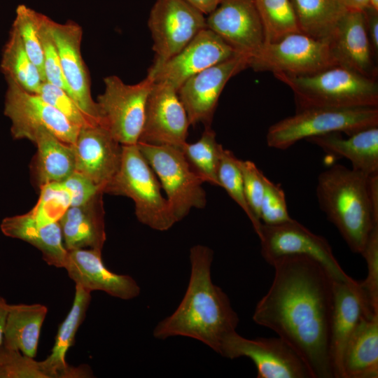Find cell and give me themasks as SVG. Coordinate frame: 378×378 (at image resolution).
I'll return each mask as SVG.
<instances>
[{
    "label": "cell",
    "mask_w": 378,
    "mask_h": 378,
    "mask_svg": "<svg viewBox=\"0 0 378 378\" xmlns=\"http://www.w3.org/2000/svg\"><path fill=\"white\" fill-rule=\"evenodd\" d=\"M271 265L274 279L257 303L253 320L287 342L312 378H335L330 354L334 279L305 255L284 256Z\"/></svg>",
    "instance_id": "obj_1"
},
{
    "label": "cell",
    "mask_w": 378,
    "mask_h": 378,
    "mask_svg": "<svg viewBox=\"0 0 378 378\" xmlns=\"http://www.w3.org/2000/svg\"><path fill=\"white\" fill-rule=\"evenodd\" d=\"M189 258L190 275L186 293L175 311L155 326L153 335L158 340L192 338L218 354L223 340L236 331L239 318L227 294L212 281V249L195 245Z\"/></svg>",
    "instance_id": "obj_2"
},
{
    "label": "cell",
    "mask_w": 378,
    "mask_h": 378,
    "mask_svg": "<svg viewBox=\"0 0 378 378\" xmlns=\"http://www.w3.org/2000/svg\"><path fill=\"white\" fill-rule=\"evenodd\" d=\"M316 197L351 251L361 254L378 225V174L335 164L319 174Z\"/></svg>",
    "instance_id": "obj_3"
},
{
    "label": "cell",
    "mask_w": 378,
    "mask_h": 378,
    "mask_svg": "<svg viewBox=\"0 0 378 378\" xmlns=\"http://www.w3.org/2000/svg\"><path fill=\"white\" fill-rule=\"evenodd\" d=\"M274 76L293 91L296 110L378 107L377 80L340 64L309 75Z\"/></svg>",
    "instance_id": "obj_4"
},
{
    "label": "cell",
    "mask_w": 378,
    "mask_h": 378,
    "mask_svg": "<svg viewBox=\"0 0 378 378\" xmlns=\"http://www.w3.org/2000/svg\"><path fill=\"white\" fill-rule=\"evenodd\" d=\"M161 188L137 144L122 145L119 169L104 187V193L132 199L141 223L155 230L166 231L177 222Z\"/></svg>",
    "instance_id": "obj_5"
},
{
    "label": "cell",
    "mask_w": 378,
    "mask_h": 378,
    "mask_svg": "<svg viewBox=\"0 0 378 378\" xmlns=\"http://www.w3.org/2000/svg\"><path fill=\"white\" fill-rule=\"evenodd\" d=\"M374 126H378V107L307 108L271 125L266 141L270 148L285 150L313 136L332 132L350 135Z\"/></svg>",
    "instance_id": "obj_6"
},
{
    "label": "cell",
    "mask_w": 378,
    "mask_h": 378,
    "mask_svg": "<svg viewBox=\"0 0 378 378\" xmlns=\"http://www.w3.org/2000/svg\"><path fill=\"white\" fill-rule=\"evenodd\" d=\"M138 148L155 174L165 192L176 222L192 209L206 204L204 183L193 170L181 149L172 146L137 143Z\"/></svg>",
    "instance_id": "obj_7"
},
{
    "label": "cell",
    "mask_w": 378,
    "mask_h": 378,
    "mask_svg": "<svg viewBox=\"0 0 378 378\" xmlns=\"http://www.w3.org/2000/svg\"><path fill=\"white\" fill-rule=\"evenodd\" d=\"M104 91L97 104L104 126L121 145H134L139 141L145 118L148 97L153 85L148 76L134 85L125 83L117 76L104 79Z\"/></svg>",
    "instance_id": "obj_8"
},
{
    "label": "cell",
    "mask_w": 378,
    "mask_h": 378,
    "mask_svg": "<svg viewBox=\"0 0 378 378\" xmlns=\"http://www.w3.org/2000/svg\"><path fill=\"white\" fill-rule=\"evenodd\" d=\"M5 78L7 89L4 113L11 122L14 139L32 141L38 132L47 130L66 144L75 143L79 127L38 94L24 90L10 77Z\"/></svg>",
    "instance_id": "obj_9"
},
{
    "label": "cell",
    "mask_w": 378,
    "mask_h": 378,
    "mask_svg": "<svg viewBox=\"0 0 378 378\" xmlns=\"http://www.w3.org/2000/svg\"><path fill=\"white\" fill-rule=\"evenodd\" d=\"M336 62L328 40L316 39L302 32L286 35L265 43L250 60L255 71L284 73L295 76L315 74Z\"/></svg>",
    "instance_id": "obj_10"
},
{
    "label": "cell",
    "mask_w": 378,
    "mask_h": 378,
    "mask_svg": "<svg viewBox=\"0 0 378 378\" xmlns=\"http://www.w3.org/2000/svg\"><path fill=\"white\" fill-rule=\"evenodd\" d=\"M257 235L261 254L270 265L284 256L305 255L319 262L335 281L352 279L340 266L328 241L293 218L276 225L262 224Z\"/></svg>",
    "instance_id": "obj_11"
},
{
    "label": "cell",
    "mask_w": 378,
    "mask_h": 378,
    "mask_svg": "<svg viewBox=\"0 0 378 378\" xmlns=\"http://www.w3.org/2000/svg\"><path fill=\"white\" fill-rule=\"evenodd\" d=\"M218 354L229 359L250 358L258 378H312L303 359L279 337L248 339L234 331L223 340Z\"/></svg>",
    "instance_id": "obj_12"
},
{
    "label": "cell",
    "mask_w": 378,
    "mask_h": 378,
    "mask_svg": "<svg viewBox=\"0 0 378 378\" xmlns=\"http://www.w3.org/2000/svg\"><path fill=\"white\" fill-rule=\"evenodd\" d=\"M148 25L155 52L153 63L173 57L206 28L205 15L184 0H156Z\"/></svg>",
    "instance_id": "obj_13"
},
{
    "label": "cell",
    "mask_w": 378,
    "mask_h": 378,
    "mask_svg": "<svg viewBox=\"0 0 378 378\" xmlns=\"http://www.w3.org/2000/svg\"><path fill=\"white\" fill-rule=\"evenodd\" d=\"M206 27L236 54L250 60L265 44V33L255 0H219L206 17Z\"/></svg>",
    "instance_id": "obj_14"
},
{
    "label": "cell",
    "mask_w": 378,
    "mask_h": 378,
    "mask_svg": "<svg viewBox=\"0 0 378 378\" xmlns=\"http://www.w3.org/2000/svg\"><path fill=\"white\" fill-rule=\"evenodd\" d=\"M236 53L220 37L206 28L177 54L148 71L154 83L167 84L176 90L188 78Z\"/></svg>",
    "instance_id": "obj_15"
},
{
    "label": "cell",
    "mask_w": 378,
    "mask_h": 378,
    "mask_svg": "<svg viewBox=\"0 0 378 378\" xmlns=\"http://www.w3.org/2000/svg\"><path fill=\"white\" fill-rule=\"evenodd\" d=\"M250 59L236 54L188 78L177 90L190 125L211 126L219 97L229 80L249 67Z\"/></svg>",
    "instance_id": "obj_16"
},
{
    "label": "cell",
    "mask_w": 378,
    "mask_h": 378,
    "mask_svg": "<svg viewBox=\"0 0 378 378\" xmlns=\"http://www.w3.org/2000/svg\"><path fill=\"white\" fill-rule=\"evenodd\" d=\"M49 25L70 97L94 124L104 126L98 105L91 96L90 76L81 55V27L72 21L62 24L50 18Z\"/></svg>",
    "instance_id": "obj_17"
},
{
    "label": "cell",
    "mask_w": 378,
    "mask_h": 378,
    "mask_svg": "<svg viewBox=\"0 0 378 378\" xmlns=\"http://www.w3.org/2000/svg\"><path fill=\"white\" fill-rule=\"evenodd\" d=\"M190 124L177 90L154 83L148 97L144 123L139 142L181 148Z\"/></svg>",
    "instance_id": "obj_18"
},
{
    "label": "cell",
    "mask_w": 378,
    "mask_h": 378,
    "mask_svg": "<svg viewBox=\"0 0 378 378\" xmlns=\"http://www.w3.org/2000/svg\"><path fill=\"white\" fill-rule=\"evenodd\" d=\"M73 148L76 171L104 190L119 169L122 145L106 127L97 125L81 127Z\"/></svg>",
    "instance_id": "obj_19"
},
{
    "label": "cell",
    "mask_w": 378,
    "mask_h": 378,
    "mask_svg": "<svg viewBox=\"0 0 378 378\" xmlns=\"http://www.w3.org/2000/svg\"><path fill=\"white\" fill-rule=\"evenodd\" d=\"M363 314H378L369 305L360 281L351 279L333 282L330 323V354L335 378H342V359L346 344Z\"/></svg>",
    "instance_id": "obj_20"
},
{
    "label": "cell",
    "mask_w": 378,
    "mask_h": 378,
    "mask_svg": "<svg viewBox=\"0 0 378 378\" xmlns=\"http://www.w3.org/2000/svg\"><path fill=\"white\" fill-rule=\"evenodd\" d=\"M64 268L69 276L86 290H100L122 300L139 296L141 288L130 275L110 271L104 265L102 251L78 248L67 251Z\"/></svg>",
    "instance_id": "obj_21"
},
{
    "label": "cell",
    "mask_w": 378,
    "mask_h": 378,
    "mask_svg": "<svg viewBox=\"0 0 378 378\" xmlns=\"http://www.w3.org/2000/svg\"><path fill=\"white\" fill-rule=\"evenodd\" d=\"M328 41L337 64L377 80V57L368 37L363 10H348Z\"/></svg>",
    "instance_id": "obj_22"
},
{
    "label": "cell",
    "mask_w": 378,
    "mask_h": 378,
    "mask_svg": "<svg viewBox=\"0 0 378 378\" xmlns=\"http://www.w3.org/2000/svg\"><path fill=\"white\" fill-rule=\"evenodd\" d=\"M91 299L90 291L76 284L71 308L59 324L51 352L45 360L40 361L48 378L92 376V370L88 365L73 367L66 361L67 351L75 342L76 332L85 317Z\"/></svg>",
    "instance_id": "obj_23"
},
{
    "label": "cell",
    "mask_w": 378,
    "mask_h": 378,
    "mask_svg": "<svg viewBox=\"0 0 378 378\" xmlns=\"http://www.w3.org/2000/svg\"><path fill=\"white\" fill-rule=\"evenodd\" d=\"M0 228L4 235L28 242L38 249L48 265L64 268L67 250L58 221L41 219L29 211L4 218Z\"/></svg>",
    "instance_id": "obj_24"
},
{
    "label": "cell",
    "mask_w": 378,
    "mask_h": 378,
    "mask_svg": "<svg viewBox=\"0 0 378 378\" xmlns=\"http://www.w3.org/2000/svg\"><path fill=\"white\" fill-rule=\"evenodd\" d=\"M103 194L99 192L83 205L70 206L58 220L67 251H102L106 239Z\"/></svg>",
    "instance_id": "obj_25"
},
{
    "label": "cell",
    "mask_w": 378,
    "mask_h": 378,
    "mask_svg": "<svg viewBox=\"0 0 378 378\" xmlns=\"http://www.w3.org/2000/svg\"><path fill=\"white\" fill-rule=\"evenodd\" d=\"M344 138L332 132L306 139L324 153L346 158L352 169L367 176L378 174V126L371 127Z\"/></svg>",
    "instance_id": "obj_26"
},
{
    "label": "cell",
    "mask_w": 378,
    "mask_h": 378,
    "mask_svg": "<svg viewBox=\"0 0 378 378\" xmlns=\"http://www.w3.org/2000/svg\"><path fill=\"white\" fill-rule=\"evenodd\" d=\"M377 377L378 314H363L344 349L342 378Z\"/></svg>",
    "instance_id": "obj_27"
},
{
    "label": "cell",
    "mask_w": 378,
    "mask_h": 378,
    "mask_svg": "<svg viewBox=\"0 0 378 378\" xmlns=\"http://www.w3.org/2000/svg\"><path fill=\"white\" fill-rule=\"evenodd\" d=\"M47 314L42 304H9L3 346L34 358Z\"/></svg>",
    "instance_id": "obj_28"
},
{
    "label": "cell",
    "mask_w": 378,
    "mask_h": 378,
    "mask_svg": "<svg viewBox=\"0 0 378 378\" xmlns=\"http://www.w3.org/2000/svg\"><path fill=\"white\" fill-rule=\"evenodd\" d=\"M32 141L37 147L34 172L39 187L62 181L76 171L73 145L47 130L38 132Z\"/></svg>",
    "instance_id": "obj_29"
},
{
    "label": "cell",
    "mask_w": 378,
    "mask_h": 378,
    "mask_svg": "<svg viewBox=\"0 0 378 378\" xmlns=\"http://www.w3.org/2000/svg\"><path fill=\"white\" fill-rule=\"evenodd\" d=\"M300 32L316 39L330 38L348 10L341 0H290Z\"/></svg>",
    "instance_id": "obj_30"
},
{
    "label": "cell",
    "mask_w": 378,
    "mask_h": 378,
    "mask_svg": "<svg viewBox=\"0 0 378 378\" xmlns=\"http://www.w3.org/2000/svg\"><path fill=\"white\" fill-rule=\"evenodd\" d=\"M1 70L24 90L38 94L45 82L38 69L28 56L20 36L13 26L1 55Z\"/></svg>",
    "instance_id": "obj_31"
},
{
    "label": "cell",
    "mask_w": 378,
    "mask_h": 378,
    "mask_svg": "<svg viewBox=\"0 0 378 378\" xmlns=\"http://www.w3.org/2000/svg\"><path fill=\"white\" fill-rule=\"evenodd\" d=\"M223 148L217 142L216 133L211 126L205 127L197 141L186 142L181 148L191 167L203 181L218 186V169Z\"/></svg>",
    "instance_id": "obj_32"
},
{
    "label": "cell",
    "mask_w": 378,
    "mask_h": 378,
    "mask_svg": "<svg viewBox=\"0 0 378 378\" xmlns=\"http://www.w3.org/2000/svg\"><path fill=\"white\" fill-rule=\"evenodd\" d=\"M265 33V43L300 32L290 0H255Z\"/></svg>",
    "instance_id": "obj_33"
},
{
    "label": "cell",
    "mask_w": 378,
    "mask_h": 378,
    "mask_svg": "<svg viewBox=\"0 0 378 378\" xmlns=\"http://www.w3.org/2000/svg\"><path fill=\"white\" fill-rule=\"evenodd\" d=\"M237 159L230 150L223 148L218 169L219 186L223 188L244 211L258 234L262 223L255 217L247 202Z\"/></svg>",
    "instance_id": "obj_34"
},
{
    "label": "cell",
    "mask_w": 378,
    "mask_h": 378,
    "mask_svg": "<svg viewBox=\"0 0 378 378\" xmlns=\"http://www.w3.org/2000/svg\"><path fill=\"white\" fill-rule=\"evenodd\" d=\"M41 15L29 7L20 4L16 8L12 26L18 31L28 56L38 69L45 80L43 48L39 31Z\"/></svg>",
    "instance_id": "obj_35"
},
{
    "label": "cell",
    "mask_w": 378,
    "mask_h": 378,
    "mask_svg": "<svg viewBox=\"0 0 378 378\" xmlns=\"http://www.w3.org/2000/svg\"><path fill=\"white\" fill-rule=\"evenodd\" d=\"M40 196L31 211L37 217L58 221L71 206V197L61 182L50 183L40 186Z\"/></svg>",
    "instance_id": "obj_36"
},
{
    "label": "cell",
    "mask_w": 378,
    "mask_h": 378,
    "mask_svg": "<svg viewBox=\"0 0 378 378\" xmlns=\"http://www.w3.org/2000/svg\"><path fill=\"white\" fill-rule=\"evenodd\" d=\"M49 20L48 16L41 15L39 31L43 48L45 81L63 89L70 96L62 73L58 50L50 31Z\"/></svg>",
    "instance_id": "obj_37"
},
{
    "label": "cell",
    "mask_w": 378,
    "mask_h": 378,
    "mask_svg": "<svg viewBox=\"0 0 378 378\" xmlns=\"http://www.w3.org/2000/svg\"><path fill=\"white\" fill-rule=\"evenodd\" d=\"M0 368L3 378H48L40 361L3 345L0 349Z\"/></svg>",
    "instance_id": "obj_38"
},
{
    "label": "cell",
    "mask_w": 378,
    "mask_h": 378,
    "mask_svg": "<svg viewBox=\"0 0 378 378\" xmlns=\"http://www.w3.org/2000/svg\"><path fill=\"white\" fill-rule=\"evenodd\" d=\"M259 218L262 224L276 225L290 220L285 193L279 184L264 176V192Z\"/></svg>",
    "instance_id": "obj_39"
},
{
    "label": "cell",
    "mask_w": 378,
    "mask_h": 378,
    "mask_svg": "<svg viewBox=\"0 0 378 378\" xmlns=\"http://www.w3.org/2000/svg\"><path fill=\"white\" fill-rule=\"evenodd\" d=\"M38 94L80 128L97 125L82 112L74 99L63 89L45 81Z\"/></svg>",
    "instance_id": "obj_40"
},
{
    "label": "cell",
    "mask_w": 378,
    "mask_h": 378,
    "mask_svg": "<svg viewBox=\"0 0 378 378\" xmlns=\"http://www.w3.org/2000/svg\"><path fill=\"white\" fill-rule=\"evenodd\" d=\"M361 255L367 262L368 275L360 284L369 305L378 312V225L370 232Z\"/></svg>",
    "instance_id": "obj_41"
},
{
    "label": "cell",
    "mask_w": 378,
    "mask_h": 378,
    "mask_svg": "<svg viewBox=\"0 0 378 378\" xmlns=\"http://www.w3.org/2000/svg\"><path fill=\"white\" fill-rule=\"evenodd\" d=\"M237 163L247 202L255 217L260 221L259 214L264 192L265 175L252 161L237 159Z\"/></svg>",
    "instance_id": "obj_42"
},
{
    "label": "cell",
    "mask_w": 378,
    "mask_h": 378,
    "mask_svg": "<svg viewBox=\"0 0 378 378\" xmlns=\"http://www.w3.org/2000/svg\"><path fill=\"white\" fill-rule=\"evenodd\" d=\"M60 182L71 197V206L83 205L99 192H103L91 179L76 171Z\"/></svg>",
    "instance_id": "obj_43"
},
{
    "label": "cell",
    "mask_w": 378,
    "mask_h": 378,
    "mask_svg": "<svg viewBox=\"0 0 378 378\" xmlns=\"http://www.w3.org/2000/svg\"><path fill=\"white\" fill-rule=\"evenodd\" d=\"M368 37L375 56L378 54V11L370 8L363 10Z\"/></svg>",
    "instance_id": "obj_44"
},
{
    "label": "cell",
    "mask_w": 378,
    "mask_h": 378,
    "mask_svg": "<svg viewBox=\"0 0 378 378\" xmlns=\"http://www.w3.org/2000/svg\"><path fill=\"white\" fill-rule=\"evenodd\" d=\"M205 15L210 13L217 6L219 0H184Z\"/></svg>",
    "instance_id": "obj_45"
},
{
    "label": "cell",
    "mask_w": 378,
    "mask_h": 378,
    "mask_svg": "<svg viewBox=\"0 0 378 378\" xmlns=\"http://www.w3.org/2000/svg\"><path fill=\"white\" fill-rule=\"evenodd\" d=\"M8 307L9 304L3 297L0 296V349L4 343V330Z\"/></svg>",
    "instance_id": "obj_46"
},
{
    "label": "cell",
    "mask_w": 378,
    "mask_h": 378,
    "mask_svg": "<svg viewBox=\"0 0 378 378\" xmlns=\"http://www.w3.org/2000/svg\"><path fill=\"white\" fill-rule=\"evenodd\" d=\"M347 10H364L368 6V0H341Z\"/></svg>",
    "instance_id": "obj_47"
},
{
    "label": "cell",
    "mask_w": 378,
    "mask_h": 378,
    "mask_svg": "<svg viewBox=\"0 0 378 378\" xmlns=\"http://www.w3.org/2000/svg\"><path fill=\"white\" fill-rule=\"evenodd\" d=\"M367 7L378 11V0H368Z\"/></svg>",
    "instance_id": "obj_48"
}]
</instances>
